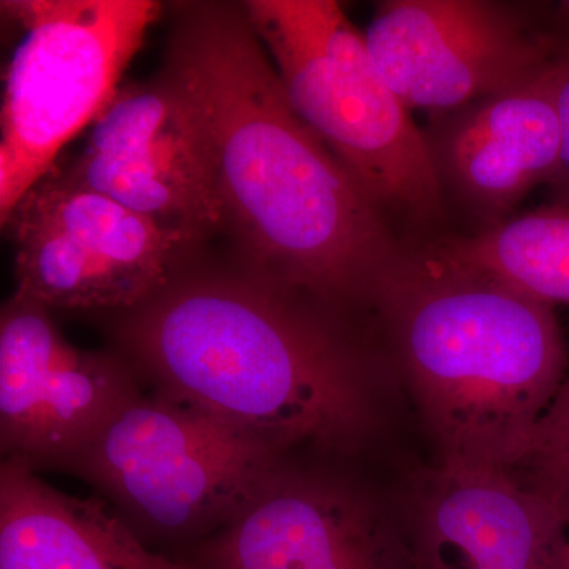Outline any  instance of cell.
Wrapping results in <instances>:
<instances>
[{"label": "cell", "instance_id": "11", "mask_svg": "<svg viewBox=\"0 0 569 569\" xmlns=\"http://www.w3.org/2000/svg\"><path fill=\"white\" fill-rule=\"evenodd\" d=\"M194 569H413L406 526L347 479L284 463Z\"/></svg>", "mask_w": 569, "mask_h": 569}, {"label": "cell", "instance_id": "14", "mask_svg": "<svg viewBox=\"0 0 569 569\" xmlns=\"http://www.w3.org/2000/svg\"><path fill=\"white\" fill-rule=\"evenodd\" d=\"M0 569H194L152 552L100 498L63 493L14 460L0 466Z\"/></svg>", "mask_w": 569, "mask_h": 569}, {"label": "cell", "instance_id": "8", "mask_svg": "<svg viewBox=\"0 0 569 569\" xmlns=\"http://www.w3.org/2000/svg\"><path fill=\"white\" fill-rule=\"evenodd\" d=\"M365 37L403 107L436 119L529 80L557 48V32L489 0H385Z\"/></svg>", "mask_w": 569, "mask_h": 569}, {"label": "cell", "instance_id": "10", "mask_svg": "<svg viewBox=\"0 0 569 569\" xmlns=\"http://www.w3.org/2000/svg\"><path fill=\"white\" fill-rule=\"evenodd\" d=\"M51 309L13 293L0 312L3 460L61 468L141 396L122 355L71 346Z\"/></svg>", "mask_w": 569, "mask_h": 569}, {"label": "cell", "instance_id": "2", "mask_svg": "<svg viewBox=\"0 0 569 569\" xmlns=\"http://www.w3.org/2000/svg\"><path fill=\"white\" fill-rule=\"evenodd\" d=\"M112 336L153 392L284 458L351 452L376 429L377 362L348 316L246 266H182Z\"/></svg>", "mask_w": 569, "mask_h": 569}, {"label": "cell", "instance_id": "18", "mask_svg": "<svg viewBox=\"0 0 569 569\" xmlns=\"http://www.w3.org/2000/svg\"><path fill=\"white\" fill-rule=\"evenodd\" d=\"M556 22L559 24V33L569 36V0H563L556 7Z\"/></svg>", "mask_w": 569, "mask_h": 569}, {"label": "cell", "instance_id": "3", "mask_svg": "<svg viewBox=\"0 0 569 569\" xmlns=\"http://www.w3.org/2000/svg\"><path fill=\"white\" fill-rule=\"evenodd\" d=\"M556 307L452 252L407 244L372 313L440 466L515 473L568 376Z\"/></svg>", "mask_w": 569, "mask_h": 569}, {"label": "cell", "instance_id": "4", "mask_svg": "<svg viewBox=\"0 0 569 569\" xmlns=\"http://www.w3.org/2000/svg\"><path fill=\"white\" fill-rule=\"evenodd\" d=\"M241 6L296 114L367 200L391 224L440 222L447 204L426 133L340 3L247 0Z\"/></svg>", "mask_w": 569, "mask_h": 569}, {"label": "cell", "instance_id": "7", "mask_svg": "<svg viewBox=\"0 0 569 569\" xmlns=\"http://www.w3.org/2000/svg\"><path fill=\"white\" fill-rule=\"evenodd\" d=\"M7 224L14 293L48 309L126 312L159 293L193 247L112 198L66 181L56 168Z\"/></svg>", "mask_w": 569, "mask_h": 569}, {"label": "cell", "instance_id": "12", "mask_svg": "<svg viewBox=\"0 0 569 569\" xmlns=\"http://www.w3.org/2000/svg\"><path fill=\"white\" fill-rule=\"evenodd\" d=\"M413 569H569V529L515 475L438 466L407 519Z\"/></svg>", "mask_w": 569, "mask_h": 569}, {"label": "cell", "instance_id": "16", "mask_svg": "<svg viewBox=\"0 0 569 569\" xmlns=\"http://www.w3.org/2000/svg\"><path fill=\"white\" fill-rule=\"evenodd\" d=\"M516 479L546 501L569 529V372L539 419Z\"/></svg>", "mask_w": 569, "mask_h": 569}, {"label": "cell", "instance_id": "17", "mask_svg": "<svg viewBox=\"0 0 569 569\" xmlns=\"http://www.w3.org/2000/svg\"><path fill=\"white\" fill-rule=\"evenodd\" d=\"M553 97L560 126V156L548 187L549 203L569 208V36L557 32L552 63Z\"/></svg>", "mask_w": 569, "mask_h": 569}, {"label": "cell", "instance_id": "5", "mask_svg": "<svg viewBox=\"0 0 569 569\" xmlns=\"http://www.w3.org/2000/svg\"><path fill=\"white\" fill-rule=\"evenodd\" d=\"M284 463L268 445L153 392L61 468L96 488L142 541L203 542Z\"/></svg>", "mask_w": 569, "mask_h": 569}, {"label": "cell", "instance_id": "1", "mask_svg": "<svg viewBox=\"0 0 569 569\" xmlns=\"http://www.w3.org/2000/svg\"><path fill=\"white\" fill-rule=\"evenodd\" d=\"M174 10L163 70L203 122L241 264L346 316L372 313L407 242L296 114L241 3Z\"/></svg>", "mask_w": 569, "mask_h": 569}, {"label": "cell", "instance_id": "13", "mask_svg": "<svg viewBox=\"0 0 569 569\" xmlns=\"http://www.w3.org/2000/svg\"><path fill=\"white\" fill-rule=\"evenodd\" d=\"M550 63L529 80L441 116L426 133L445 197L485 228L507 222L556 173L560 126Z\"/></svg>", "mask_w": 569, "mask_h": 569}, {"label": "cell", "instance_id": "6", "mask_svg": "<svg viewBox=\"0 0 569 569\" xmlns=\"http://www.w3.org/2000/svg\"><path fill=\"white\" fill-rule=\"evenodd\" d=\"M24 29L3 80L0 220L110 107L162 3L151 0L2 2Z\"/></svg>", "mask_w": 569, "mask_h": 569}, {"label": "cell", "instance_id": "9", "mask_svg": "<svg viewBox=\"0 0 569 569\" xmlns=\"http://www.w3.org/2000/svg\"><path fill=\"white\" fill-rule=\"evenodd\" d=\"M66 181L110 197L193 247L222 230L211 148L193 103L162 70L121 86Z\"/></svg>", "mask_w": 569, "mask_h": 569}, {"label": "cell", "instance_id": "15", "mask_svg": "<svg viewBox=\"0 0 569 569\" xmlns=\"http://www.w3.org/2000/svg\"><path fill=\"white\" fill-rule=\"evenodd\" d=\"M452 252L550 306H569V208L545 204L473 236Z\"/></svg>", "mask_w": 569, "mask_h": 569}]
</instances>
